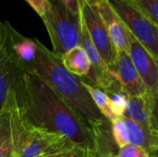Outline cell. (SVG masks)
Wrapping results in <instances>:
<instances>
[{
    "mask_svg": "<svg viewBox=\"0 0 158 157\" xmlns=\"http://www.w3.org/2000/svg\"><path fill=\"white\" fill-rule=\"evenodd\" d=\"M64 67L79 78L88 76L91 68L89 57L81 46H76L61 56Z\"/></svg>",
    "mask_w": 158,
    "mask_h": 157,
    "instance_id": "5bb4252c",
    "label": "cell"
},
{
    "mask_svg": "<svg viewBox=\"0 0 158 157\" xmlns=\"http://www.w3.org/2000/svg\"><path fill=\"white\" fill-rule=\"evenodd\" d=\"M111 132L118 148L130 144L142 147L149 153L156 146L147 132L126 117L117 118L111 122Z\"/></svg>",
    "mask_w": 158,
    "mask_h": 157,
    "instance_id": "30bf717a",
    "label": "cell"
},
{
    "mask_svg": "<svg viewBox=\"0 0 158 157\" xmlns=\"http://www.w3.org/2000/svg\"><path fill=\"white\" fill-rule=\"evenodd\" d=\"M109 69L127 96L136 97L147 93L129 53L117 51L115 63Z\"/></svg>",
    "mask_w": 158,
    "mask_h": 157,
    "instance_id": "9c48e42d",
    "label": "cell"
},
{
    "mask_svg": "<svg viewBox=\"0 0 158 157\" xmlns=\"http://www.w3.org/2000/svg\"><path fill=\"white\" fill-rule=\"evenodd\" d=\"M56 157H90V154L76 147L71 150L63 152V153L57 155Z\"/></svg>",
    "mask_w": 158,
    "mask_h": 157,
    "instance_id": "7402d4cb",
    "label": "cell"
},
{
    "mask_svg": "<svg viewBox=\"0 0 158 157\" xmlns=\"http://www.w3.org/2000/svg\"><path fill=\"white\" fill-rule=\"evenodd\" d=\"M139 124L158 145V132L154 122L152 113V95L146 93L141 96H128L127 107L124 116Z\"/></svg>",
    "mask_w": 158,
    "mask_h": 157,
    "instance_id": "8fae6325",
    "label": "cell"
},
{
    "mask_svg": "<svg viewBox=\"0 0 158 157\" xmlns=\"http://www.w3.org/2000/svg\"><path fill=\"white\" fill-rule=\"evenodd\" d=\"M11 116L15 157H44L76 148L66 137L35 127L26 121L16 100L8 111Z\"/></svg>",
    "mask_w": 158,
    "mask_h": 157,
    "instance_id": "3957f363",
    "label": "cell"
},
{
    "mask_svg": "<svg viewBox=\"0 0 158 157\" xmlns=\"http://www.w3.org/2000/svg\"><path fill=\"white\" fill-rule=\"evenodd\" d=\"M128 31V30H127ZM129 55L150 95L158 93V60L128 31Z\"/></svg>",
    "mask_w": 158,
    "mask_h": 157,
    "instance_id": "ba28073f",
    "label": "cell"
},
{
    "mask_svg": "<svg viewBox=\"0 0 158 157\" xmlns=\"http://www.w3.org/2000/svg\"><path fill=\"white\" fill-rule=\"evenodd\" d=\"M115 157H149V153L142 147L127 144L118 148Z\"/></svg>",
    "mask_w": 158,
    "mask_h": 157,
    "instance_id": "d6986e66",
    "label": "cell"
},
{
    "mask_svg": "<svg viewBox=\"0 0 158 157\" xmlns=\"http://www.w3.org/2000/svg\"><path fill=\"white\" fill-rule=\"evenodd\" d=\"M42 18L49 6V0H25Z\"/></svg>",
    "mask_w": 158,
    "mask_h": 157,
    "instance_id": "ffe728a7",
    "label": "cell"
},
{
    "mask_svg": "<svg viewBox=\"0 0 158 157\" xmlns=\"http://www.w3.org/2000/svg\"><path fill=\"white\" fill-rule=\"evenodd\" d=\"M81 18L94 46L108 68H111L116 60L117 49L109 37L95 0L84 1L81 6Z\"/></svg>",
    "mask_w": 158,
    "mask_h": 157,
    "instance_id": "52a82bcc",
    "label": "cell"
},
{
    "mask_svg": "<svg viewBox=\"0 0 158 157\" xmlns=\"http://www.w3.org/2000/svg\"><path fill=\"white\" fill-rule=\"evenodd\" d=\"M157 30H158V25H157Z\"/></svg>",
    "mask_w": 158,
    "mask_h": 157,
    "instance_id": "4316f807",
    "label": "cell"
},
{
    "mask_svg": "<svg viewBox=\"0 0 158 157\" xmlns=\"http://www.w3.org/2000/svg\"><path fill=\"white\" fill-rule=\"evenodd\" d=\"M4 28L8 44L12 52L18 60L26 68L34 60L36 56L37 39L25 37L17 30H15L6 20H4Z\"/></svg>",
    "mask_w": 158,
    "mask_h": 157,
    "instance_id": "4fadbf2b",
    "label": "cell"
},
{
    "mask_svg": "<svg viewBox=\"0 0 158 157\" xmlns=\"http://www.w3.org/2000/svg\"><path fill=\"white\" fill-rule=\"evenodd\" d=\"M152 113L154 122L158 132V93L155 95H152Z\"/></svg>",
    "mask_w": 158,
    "mask_h": 157,
    "instance_id": "603a6c76",
    "label": "cell"
},
{
    "mask_svg": "<svg viewBox=\"0 0 158 157\" xmlns=\"http://www.w3.org/2000/svg\"><path fill=\"white\" fill-rule=\"evenodd\" d=\"M19 107L31 125L66 137L90 155L96 150L93 130L45 81L27 69Z\"/></svg>",
    "mask_w": 158,
    "mask_h": 157,
    "instance_id": "6da1fadb",
    "label": "cell"
},
{
    "mask_svg": "<svg viewBox=\"0 0 158 157\" xmlns=\"http://www.w3.org/2000/svg\"><path fill=\"white\" fill-rule=\"evenodd\" d=\"M136 5L156 26L158 25V0H130Z\"/></svg>",
    "mask_w": 158,
    "mask_h": 157,
    "instance_id": "e0dca14e",
    "label": "cell"
},
{
    "mask_svg": "<svg viewBox=\"0 0 158 157\" xmlns=\"http://www.w3.org/2000/svg\"><path fill=\"white\" fill-rule=\"evenodd\" d=\"M127 30L158 60L157 26L131 1L107 0Z\"/></svg>",
    "mask_w": 158,
    "mask_h": 157,
    "instance_id": "8992f818",
    "label": "cell"
},
{
    "mask_svg": "<svg viewBox=\"0 0 158 157\" xmlns=\"http://www.w3.org/2000/svg\"><path fill=\"white\" fill-rule=\"evenodd\" d=\"M149 157H158V145L155 146L149 152Z\"/></svg>",
    "mask_w": 158,
    "mask_h": 157,
    "instance_id": "d4e9b609",
    "label": "cell"
},
{
    "mask_svg": "<svg viewBox=\"0 0 158 157\" xmlns=\"http://www.w3.org/2000/svg\"><path fill=\"white\" fill-rule=\"evenodd\" d=\"M25 66L12 52L0 19V115L7 112L13 102L19 103L23 92Z\"/></svg>",
    "mask_w": 158,
    "mask_h": 157,
    "instance_id": "5b68a950",
    "label": "cell"
},
{
    "mask_svg": "<svg viewBox=\"0 0 158 157\" xmlns=\"http://www.w3.org/2000/svg\"><path fill=\"white\" fill-rule=\"evenodd\" d=\"M0 157H15L13 130L9 112L0 115Z\"/></svg>",
    "mask_w": 158,
    "mask_h": 157,
    "instance_id": "2e32d148",
    "label": "cell"
},
{
    "mask_svg": "<svg viewBox=\"0 0 158 157\" xmlns=\"http://www.w3.org/2000/svg\"><path fill=\"white\" fill-rule=\"evenodd\" d=\"M57 155H48V156H44V157H56Z\"/></svg>",
    "mask_w": 158,
    "mask_h": 157,
    "instance_id": "484cf974",
    "label": "cell"
},
{
    "mask_svg": "<svg viewBox=\"0 0 158 157\" xmlns=\"http://www.w3.org/2000/svg\"><path fill=\"white\" fill-rule=\"evenodd\" d=\"M118 151L111 150H96L94 152L90 157H115Z\"/></svg>",
    "mask_w": 158,
    "mask_h": 157,
    "instance_id": "cb8c5ba5",
    "label": "cell"
},
{
    "mask_svg": "<svg viewBox=\"0 0 158 157\" xmlns=\"http://www.w3.org/2000/svg\"><path fill=\"white\" fill-rule=\"evenodd\" d=\"M85 0H61V2L74 14H81V6Z\"/></svg>",
    "mask_w": 158,
    "mask_h": 157,
    "instance_id": "44dd1931",
    "label": "cell"
},
{
    "mask_svg": "<svg viewBox=\"0 0 158 157\" xmlns=\"http://www.w3.org/2000/svg\"><path fill=\"white\" fill-rule=\"evenodd\" d=\"M45 81L63 98L93 130L95 138L111 123L105 118L84 87L81 78L70 73L63 65L61 57L37 40V54L26 67Z\"/></svg>",
    "mask_w": 158,
    "mask_h": 157,
    "instance_id": "7a4b0ae2",
    "label": "cell"
},
{
    "mask_svg": "<svg viewBox=\"0 0 158 157\" xmlns=\"http://www.w3.org/2000/svg\"><path fill=\"white\" fill-rule=\"evenodd\" d=\"M98 11L106 27L109 37L116 47L117 51H124L129 53L130 43L128 37V31L107 0H95Z\"/></svg>",
    "mask_w": 158,
    "mask_h": 157,
    "instance_id": "7c38bea8",
    "label": "cell"
},
{
    "mask_svg": "<svg viewBox=\"0 0 158 157\" xmlns=\"http://www.w3.org/2000/svg\"><path fill=\"white\" fill-rule=\"evenodd\" d=\"M107 93L111 99L112 108L116 118L123 117L127 107L128 96L122 92H112Z\"/></svg>",
    "mask_w": 158,
    "mask_h": 157,
    "instance_id": "ac0fdd59",
    "label": "cell"
},
{
    "mask_svg": "<svg viewBox=\"0 0 158 157\" xmlns=\"http://www.w3.org/2000/svg\"><path fill=\"white\" fill-rule=\"evenodd\" d=\"M82 80V79H81ZM82 83L88 93H90L94 105H96L97 109L101 112V114L105 117L106 119H107L110 123L117 118L112 108V103L111 99L108 95V93L104 91L103 89L94 86L82 80Z\"/></svg>",
    "mask_w": 158,
    "mask_h": 157,
    "instance_id": "9a60e30c",
    "label": "cell"
},
{
    "mask_svg": "<svg viewBox=\"0 0 158 157\" xmlns=\"http://www.w3.org/2000/svg\"><path fill=\"white\" fill-rule=\"evenodd\" d=\"M50 37L53 52L61 57L79 46L81 35V14L72 13L61 0H49V6L41 18Z\"/></svg>",
    "mask_w": 158,
    "mask_h": 157,
    "instance_id": "277c9868",
    "label": "cell"
}]
</instances>
